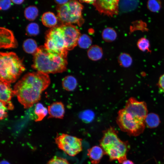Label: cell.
<instances>
[{"label": "cell", "instance_id": "cell-19", "mask_svg": "<svg viewBox=\"0 0 164 164\" xmlns=\"http://www.w3.org/2000/svg\"><path fill=\"white\" fill-rule=\"evenodd\" d=\"M22 46L24 51L29 54L34 53L38 48L36 41L32 39H28L25 40Z\"/></svg>", "mask_w": 164, "mask_h": 164}, {"label": "cell", "instance_id": "cell-15", "mask_svg": "<svg viewBox=\"0 0 164 164\" xmlns=\"http://www.w3.org/2000/svg\"><path fill=\"white\" fill-rule=\"evenodd\" d=\"M41 21L43 25L48 27H53L56 26L57 19L55 14L50 12L44 13L41 17Z\"/></svg>", "mask_w": 164, "mask_h": 164}, {"label": "cell", "instance_id": "cell-21", "mask_svg": "<svg viewBox=\"0 0 164 164\" xmlns=\"http://www.w3.org/2000/svg\"><path fill=\"white\" fill-rule=\"evenodd\" d=\"M102 36V38L104 41L107 42H111L116 39L117 34L113 29L107 27L103 31Z\"/></svg>", "mask_w": 164, "mask_h": 164}, {"label": "cell", "instance_id": "cell-8", "mask_svg": "<svg viewBox=\"0 0 164 164\" xmlns=\"http://www.w3.org/2000/svg\"><path fill=\"white\" fill-rule=\"evenodd\" d=\"M81 139L67 134H58L55 142L58 148L70 156H73L82 150Z\"/></svg>", "mask_w": 164, "mask_h": 164}, {"label": "cell", "instance_id": "cell-13", "mask_svg": "<svg viewBox=\"0 0 164 164\" xmlns=\"http://www.w3.org/2000/svg\"><path fill=\"white\" fill-rule=\"evenodd\" d=\"M49 116L48 118H56L63 119L65 113V108L61 102H56L48 106Z\"/></svg>", "mask_w": 164, "mask_h": 164}, {"label": "cell", "instance_id": "cell-4", "mask_svg": "<svg viewBox=\"0 0 164 164\" xmlns=\"http://www.w3.org/2000/svg\"><path fill=\"white\" fill-rule=\"evenodd\" d=\"M22 61L13 52L0 53V81L13 83L25 70Z\"/></svg>", "mask_w": 164, "mask_h": 164}, {"label": "cell", "instance_id": "cell-29", "mask_svg": "<svg viewBox=\"0 0 164 164\" xmlns=\"http://www.w3.org/2000/svg\"><path fill=\"white\" fill-rule=\"evenodd\" d=\"M47 164H70L65 159L55 156L50 160Z\"/></svg>", "mask_w": 164, "mask_h": 164}, {"label": "cell", "instance_id": "cell-37", "mask_svg": "<svg viewBox=\"0 0 164 164\" xmlns=\"http://www.w3.org/2000/svg\"><path fill=\"white\" fill-rule=\"evenodd\" d=\"M0 164H10L9 163L6 161H2L1 162Z\"/></svg>", "mask_w": 164, "mask_h": 164}, {"label": "cell", "instance_id": "cell-10", "mask_svg": "<svg viewBox=\"0 0 164 164\" xmlns=\"http://www.w3.org/2000/svg\"><path fill=\"white\" fill-rule=\"evenodd\" d=\"M119 2L117 0H98L93 5L99 12L112 16L118 13Z\"/></svg>", "mask_w": 164, "mask_h": 164}, {"label": "cell", "instance_id": "cell-16", "mask_svg": "<svg viewBox=\"0 0 164 164\" xmlns=\"http://www.w3.org/2000/svg\"><path fill=\"white\" fill-rule=\"evenodd\" d=\"M77 82L76 78L72 75L64 77L62 81V86L64 89L68 91H72L77 87Z\"/></svg>", "mask_w": 164, "mask_h": 164}, {"label": "cell", "instance_id": "cell-20", "mask_svg": "<svg viewBox=\"0 0 164 164\" xmlns=\"http://www.w3.org/2000/svg\"><path fill=\"white\" fill-rule=\"evenodd\" d=\"M47 109L41 103H37L35 107L34 113L36 118L34 119L35 121L42 120L47 114Z\"/></svg>", "mask_w": 164, "mask_h": 164}, {"label": "cell", "instance_id": "cell-36", "mask_svg": "<svg viewBox=\"0 0 164 164\" xmlns=\"http://www.w3.org/2000/svg\"><path fill=\"white\" fill-rule=\"evenodd\" d=\"M95 0H84V1H81L82 2H84L87 3H90V4H93L94 3V2H95Z\"/></svg>", "mask_w": 164, "mask_h": 164}, {"label": "cell", "instance_id": "cell-34", "mask_svg": "<svg viewBox=\"0 0 164 164\" xmlns=\"http://www.w3.org/2000/svg\"><path fill=\"white\" fill-rule=\"evenodd\" d=\"M11 2H12L16 4H20L22 3L24 1V0H11Z\"/></svg>", "mask_w": 164, "mask_h": 164}, {"label": "cell", "instance_id": "cell-27", "mask_svg": "<svg viewBox=\"0 0 164 164\" xmlns=\"http://www.w3.org/2000/svg\"><path fill=\"white\" fill-rule=\"evenodd\" d=\"M137 46L139 49L143 51H149L150 44L148 39L145 38L140 39L137 43Z\"/></svg>", "mask_w": 164, "mask_h": 164}, {"label": "cell", "instance_id": "cell-11", "mask_svg": "<svg viewBox=\"0 0 164 164\" xmlns=\"http://www.w3.org/2000/svg\"><path fill=\"white\" fill-rule=\"evenodd\" d=\"M17 46V41L12 32L3 27L0 28V47L8 49L15 48Z\"/></svg>", "mask_w": 164, "mask_h": 164}, {"label": "cell", "instance_id": "cell-7", "mask_svg": "<svg viewBox=\"0 0 164 164\" xmlns=\"http://www.w3.org/2000/svg\"><path fill=\"white\" fill-rule=\"evenodd\" d=\"M44 46L56 53L67 54V50L62 29L60 26H56L47 32Z\"/></svg>", "mask_w": 164, "mask_h": 164}, {"label": "cell", "instance_id": "cell-28", "mask_svg": "<svg viewBox=\"0 0 164 164\" xmlns=\"http://www.w3.org/2000/svg\"><path fill=\"white\" fill-rule=\"evenodd\" d=\"M147 5L149 9L154 12H158L161 7L160 2L157 0L149 1L147 3Z\"/></svg>", "mask_w": 164, "mask_h": 164}, {"label": "cell", "instance_id": "cell-1", "mask_svg": "<svg viewBox=\"0 0 164 164\" xmlns=\"http://www.w3.org/2000/svg\"><path fill=\"white\" fill-rule=\"evenodd\" d=\"M50 83L48 74L39 71L29 73L15 84L13 91L19 102L27 109L40 100L42 92Z\"/></svg>", "mask_w": 164, "mask_h": 164}, {"label": "cell", "instance_id": "cell-2", "mask_svg": "<svg viewBox=\"0 0 164 164\" xmlns=\"http://www.w3.org/2000/svg\"><path fill=\"white\" fill-rule=\"evenodd\" d=\"M32 67L46 74L61 73L67 69V54L58 53L46 48L38 47L33 54Z\"/></svg>", "mask_w": 164, "mask_h": 164}, {"label": "cell", "instance_id": "cell-30", "mask_svg": "<svg viewBox=\"0 0 164 164\" xmlns=\"http://www.w3.org/2000/svg\"><path fill=\"white\" fill-rule=\"evenodd\" d=\"M0 102V119L2 120L7 117V113L6 111L8 108L5 104L2 102Z\"/></svg>", "mask_w": 164, "mask_h": 164}, {"label": "cell", "instance_id": "cell-22", "mask_svg": "<svg viewBox=\"0 0 164 164\" xmlns=\"http://www.w3.org/2000/svg\"><path fill=\"white\" fill-rule=\"evenodd\" d=\"M24 13V16L27 19L32 21L35 20L37 16L38 10L36 6H30L25 9Z\"/></svg>", "mask_w": 164, "mask_h": 164}, {"label": "cell", "instance_id": "cell-23", "mask_svg": "<svg viewBox=\"0 0 164 164\" xmlns=\"http://www.w3.org/2000/svg\"><path fill=\"white\" fill-rule=\"evenodd\" d=\"M92 43L91 37L86 34H81L77 42V44L81 48L87 49L89 48Z\"/></svg>", "mask_w": 164, "mask_h": 164}, {"label": "cell", "instance_id": "cell-5", "mask_svg": "<svg viewBox=\"0 0 164 164\" xmlns=\"http://www.w3.org/2000/svg\"><path fill=\"white\" fill-rule=\"evenodd\" d=\"M145 118L126 111L124 108L118 113L116 122L121 130L128 135L137 136L144 131Z\"/></svg>", "mask_w": 164, "mask_h": 164}, {"label": "cell", "instance_id": "cell-35", "mask_svg": "<svg viewBox=\"0 0 164 164\" xmlns=\"http://www.w3.org/2000/svg\"><path fill=\"white\" fill-rule=\"evenodd\" d=\"M122 164H134V163L131 161L126 159L123 161Z\"/></svg>", "mask_w": 164, "mask_h": 164}, {"label": "cell", "instance_id": "cell-12", "mask_svg": "<svg viewBox=\"0 0 164 164\" xmlns=\"http://www.w3.org/2000/svg\"><path fill=\"white\" fill-rule=\"evenodd\" d=\"M14 95L13 90L11 87L10 84L0 81V101L8 105L12 103L11 100Z\"/></svg>", "mask_w": 164, "mask_h": 164}, {"label": "cell", "instance_id": "cell-31", "mask_svg": "<svg viewBox=\"0 0 164 164\" xmlns=\"http://www.w3.org/2000/svg\"><path fill=\"white\" fill-rule=\"evenodd\" d=\"M11 0H1L0 8L1 10H6L9 9L11 5Z\"/></svg>", "mask_w": 164, "mask_h": 164}, {"label": "cell", "instance_id": "cell-17", "mask_svg": "<svg viewBox=\"0 0 164 164\" xmlns=\"http://www.w3.org/2000/svg\"><path fill=\"white\" fill-rule=\"evenodd\" d=\"M103 54L102 48L97 45L91 46L87 51V55L89 58L93 61H97L102 57Z\"/></svg>", "mask_w": 164, "mask_h": 164}, {"label": "cell", "instance_id": "cell-32", "mask_svg": "<svg viewBox=\"0 0 164 164\" xmlns=\"http://www.w3.org/2000/svg\"><path fill=\"white\" fill-rule=\"evenodd\" d=\"M158 85L159 87L164 92V74L161 75L159 78Z\"/></svg>", "mask_w": 164, "mask_h": 164}, {"label": "cell", "instance_id": "cell-33", "mask_svg": "<svg viewBox=\"0 0 164 164\" xmlns=\"http://www.w3.org/2000/svg\"><path fill=\"white\" fill-rule=\"evenodd\" d=\"M69 0H55V1L56 3L58 4V5H62L64 4L67 2H68Z\"/></svg>", "mask_w": 164, "mask_h": 164}, {"label": "cell", "instance_id": "cell-6", "mask_svg": "<svg viewBox=\"0 0 164 164\" xmlns=\"http://www.w3.org/2000/svg\"><path fill=\"white\" fill-rule=\"evenodd\" d=\"M83 7L79 2L69 1L56 7L57 17L63 24L75 23L81 26L84 22L82 16Z\"/></svg>", "mask_w": 164, "mask_h": 164}, {"label": "cell", "instance_id": "cell-24", "mask_svg": "<svg viewBox=\"0 0 164 164\" xmlns=\"http://www.w3.org/2000/svg\"><path fill=\"white\" fill-rule=\"evenodd\" d=\"M134 1H121L119 2V9L121 11H129L135 8L137 3Z\"/></svg>", "mask_w": 164, "mask_h": 164}, {"label": "cell", "instance_id": "cell-9", "mask_svg": "<svg viewBox=\"0 0 164 164\" xmlns=\"http://www.w3.org/2000/svg\"><path fill=\"white\" fill-rule=\"evenodd\" d=\"M60 26L67 50H72L77 44L78 39L81 35L79 30L72 24H62Z\"/></svg>", "mask_w": 164, "mask_h": 164}, {"label": "cell", "instance_id": "cell-3", "mask_svg": "<svg viewBox=\"0 0 164 164\" xmlns=\"http://www.w3.org/2000/svg\"><path fill=\"white\" fill-rule=\"evenodd\" d=\"M100 142L104 154L109 156L110 160H117L119 163H122L127 159L128 144L119 138L113 127H110L103 131Z\"/></svg>", "mask_w": 164, "mask_h": 164}, {"label": "cell", "instance_id": "cell-26", "mask_svg": "<svg viewBox=\"0 0 164 164\" xmlns=\"http://www.w3.org/2000/svg\"><path fill=\"white\" fill-rule=\"evenodd\" d=\"M26 32L30 36H36L39 32V27L37 24L32 22L29 24L27 26Z\"/></svg>", "mask_w": 164, "mask_h": 164}, {"label": "cell", "instance_id": "cell-14", "mask_svg": "<svg viewBox=\"0 0 164 164\" xmlns=\"http://www.w3.org/2000/svg\"><path fill=\"white\" fill-rule=\"evenodd\" d=\"M104 154L102 148L98 146H93L87 150V155L93 164L98 163Z\"/></svg>", "mask_w": 164, "mask_h": 164}, {"label": "cell", "instance_id": "cell-25", "mask_svg": "<svg viewBox=\"0 0 164 164\" xmlns=\"http://www.w3.org/2000/svg\"><path fill=\"white\" fill-rule=\"evenodd\" d=\"M118 61L120 65L125 67H127L131 65L132 59L129 54L123 53L120 55Z\"/></svg>", "mask_w": 164, "mask_h": 164}, {"label": "cell", "instance_id": "cell-18", "mask_svg": "<svg viewBox=\"0 0 164 164\" xmlns=\"http://www.w3.org/2000/svg\"><path fill=\"white\" fill-rule=\"evenodd\" d=\"M145 122V125L148 127L154 128L159 125L160 121L158 115L154 113H150L147 115Z\"/></svg>", "mask_w": 164, "mask_h": 164}]
</instances>
